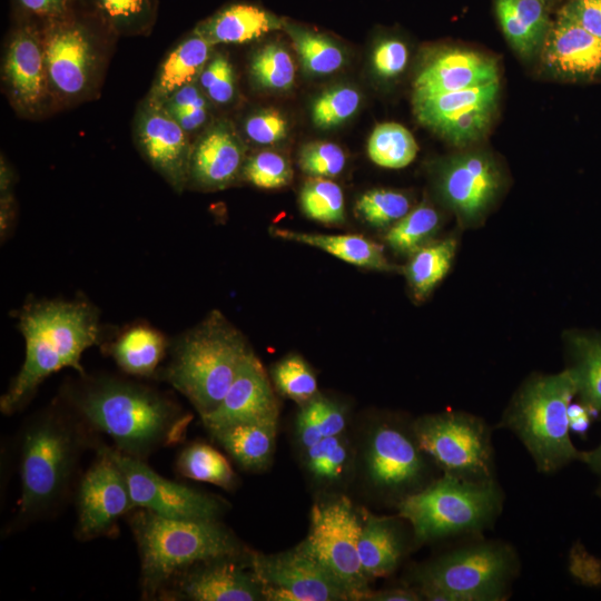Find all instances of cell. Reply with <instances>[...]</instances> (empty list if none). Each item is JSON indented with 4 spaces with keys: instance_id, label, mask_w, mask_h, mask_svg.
<instances>
[{
    "instance_id": "cell-27",
    "label": "cell",
    "mask_w": 601,
    "mask_h": 601,
    "mask_svg": "<svg viewBox=\"0 0 601 601\" xmlns=\"http://www.w3.org/2000/svg\"><path fill=\"white\" fill-rule=\"evenodd\" d=\"M278 416L244 422L209 431L214 440L245 471L266 470L274 455Z\"/></svg>"
},
{
    "instance_id": "cell-22",
    "label": "cell",
    "mask_w": 601,
    "mask_h": 601,
    "mask_svg": "<svg viewBox=\"0 0 601 601\" xmlns=\"http://www.w3.org/2000/svg\"><path fill=\"white\" fill-rule=\"evenodd\" d=\"M3 78L18 108L33 114L40 110L48 87L43 43L29 24L17 29L8 43Z\"/></svg>"
},
{
    "instance_id": "cell-46",
    "label": "cell",
    "mask_w": 601,
    "mask_h": 601,
    "mask_svg": "<svg viewBox=\"0 0 601 601\" xmlns=\"http://www.w3.org/2000/svg\"><path fill=\"white\" fill-rule=\"evenodd\" d=\"M345 164L346 157L343 149L328 141L306 144L298 155V165L309 177H336L343 171Z\"/></svg>"
},
{
    "instance_id": "cell-6",
    "label": "cell",
    "mask_w": 601,
    "mask_h": 601,
    "mask_svg": "<svg viewBox=\"0 0 601 601\" xmlns=\"http://www.w3.org/2000/svg\"><path fill=\"white\" fill-rule=\"evenodd\" d=\"M520 569L512 544L474 535L416 565L410 581L423 600L503 601L510 597Z\"/></svg>"
},
{
    "instance_id": "cell-57",
    "label": "cell",
    "mask_w": 601,
    "mask_h": 601,
    "mask_svg": "<svg viewBox=\"0 0 601 601\" xmlns=\"http://www.w3.org/2000/svg\"><path fill=\"white\" fill-rule=\"evenodd\" d=\"M599 418L601 420V415ZM580 462L601 480V442L594 449L582 451Z\"/></svg>"
},
{
    "instance_id": "cell-58",
    "label": "cell",
    "mask_w": 601,
    "mask_h": 601,
    "mask_svg": "<svg viewBox=\"0 0 601 601\" xmlns=\"http://www.w3.org/2000/svg\"><path fill=\"white\" fill-rule=\"evenodd\" d=\"M595 494L601 500V480H600L599 485L595 489Z\"/></svg>"
},
{
    "instance_id": "cell-42",
    "label": "cell",
    "mask_w": 601,
    "mask_h": 601,
    "mask_svg": "<svg viewBox=\"0 0 601 601\" xmlns=\"http://www.w3.org/2000/svg\"><path fill=\"white\" fill-rule=\"evenodd\" d=\"M250 72L264 88L285 90L293 86L295 65L288 51L278 43H268L256 52Z\"/></svg>"
},
{
    "instance_id": "cell-41",
    "label": "cell",
    "mask_w": 601,
    "mask_h": 601,
    "mask_svg": "<svg viewBox=\"0 0 601 601\" xmlns=\"http://www.w3.org/2000/svg\"><path fill=\"white\" fill-rule=\"evenodd\" d=\"M411 210V201L401 191L377 188L364 193L356 201V211L368 225L392 227Z\"/></svg>"
},
{
    "instance_id": "cell-50",
    "label": "cell",
    "mask_w": 601,
    "mask_h": 601,
    "mask_svg": "<svg viewBox=\"0 0 601 601\" xmlns=\"http://www.w3.org/2000/svg\"><path fill=\"white\" fill-rule=\"evenodd\" d=\"M407 48L397 39L381 41L373 53V65L382 77H394L402 72L407 63Z\"/></svg>"
},
{
    "instance_id": "cell-51",
    "label": "cell",
    "mask_w": 601,
    "mask_h": 601,
    "mask_svg": "<svg viewBox=\"0 0 601 601\" xmlns=\"http://www.w3.org/2000/svg\"><path fill=\"white\" fill-rule=\"evenodd\" d=\"M561 11L601 39V0H569Z\"/></svg>"
},
{
    "instance_id": "cell-34",
    "label": "cell",
    "mask_w": 601,
    "mask_h": 601,
    "mask_svg": "<svg viewBox=\"0 0 601 601\" xmlns=\"http://www.w3.org/2000/svg\"><path fill=\"white\" fill-rule=\"evenodd\" d=\"M175 467L186 479L210 483L227 491L236 487L238 482L228 460L204 442L184 446L176 457Z\"/></svg>"
},
{
    "instance_id": "cell-1",
    "label": "cell",
    "mask_w": 601,
    "mask_h": 601,
    "mask_svg": "<svg viewBox=\"0 0 601 601\" xmlns=\"http://www.w3.org/2000/svg\"><path fill=\"white\" fill-rule=\"evenodd\" d=\"M80 376L66 385L60 400L92 433L108 436L120 453L147 461L185 439L194 416L173 397L117 376Z\"/></svg>"
},
{
    "instance_id": "cell-3",
    "label": "cell",
    "mask_w": 601,
    "mask_h": 601,
    "mask_svg": "<svg viewBox=\"0 0 601 601\" xmlns=\"http://www.w3.org/2000/svg\"><path fill=\"white\" fill-rule=\"evenodd\" d=\"M18 326L26 355L0 398L6 415L21 411L53 373L70 367L85 375L81 356L102 337L98 311L83 299L27 302L18 314Z\"/></svg>"
},
{
    "instance_id": "cell-31",
    "label": "cell",
    "mask_w": 601,
    "mask_h": 601,
    "mask_svg": "<svg viewBox=\"0 0 601 601\" xmlns=\"http://www.w3.org/2000/svg\"><path fill=\"white\" fill-rule=\"evenodd\" d=\"M578 401L597 418L601 415V332L573 331L565 335Z\"/></svg>"
},
{
    "instance_id": "cell-45",
    "label": "cell",
    "mask_w": 601,
    "mask_h": 601,
    "mask_svg": "<svg viewBox=\"0 0 601 601\" xmlns=\"http://www.w3.org/2000/svg\"><path fill=\"white\" fill-rule=\"evenodd\" d=\"M244 178L256 187L276 189L288 185L293 169L280 154L263 150L252 156L243 167Z\"/></svg>"
},
{
    "instance_id": "cell-59",
    "label": "cell",
    "mask_w": 601,
    "mask_h": 601,
    "mask_svg": "<svg viewBox=\"0 0 601 601\" xmlns=\"http://www.w3.org/2000/svg\"><path fill=\"white\" fill-rule=\"evenodd\" d=\"M553 0H546L548 3L552 2Z\"/></svg>"
},
{
    "instance_id": "cell-15",
    "label": "cell",
    "mask_w": 601,
    "mask_h": 601,
    "mask_svg": "<svg viewBox=\"0 0 601 601\" xmlns=\"http://www.w3.org/2000/svg\"><path fill=\"white\" fill-rule=\"evenodd\" d=\"M499 81L457 91L413 95L417 120L450 142L465 146L482 138L495 115Z\"/></svg>"
},
{
    "instance_id": "cell-35",
    "label": "cell",
    "mask_w": 601,
    "mask_h": 601,
    "mask_svg": "<svg viewBox=\"0 0 601 601\" xmlns=\"http://www.w3.org/2000/svg\"><path fill=\"white\" fill-rule=\"evenodd\" d=\"M437 210L423 201L393 225L384 236L386 244L398 254L412 255L431 243L440 228Z\"/></svg>"
},
{
    "instance_id": "cell-26",
    "label": "cell",
    "mask_w": 601,
    "mask_h": 601,
    "mask_svg": "<svg viewBox=\"0 0 601 601\" xmlns=\"http://www.w3.org/2000/svg\"><path fill=\"white\" fill-rule=\"evenodd\" d=\"M170 344L157 328L137 323L124 328L106 351L117 366L128 375L156 378Z\"/></svg>"
},
{
    "instance_id": "cell-23",
    "label": "cell",
    "mask_w": 601,
    "mask_h": 601,
    "mask_svg": "<svg viewBox=\"0 0 601 601\" xmlns=\"http://www.w3.org/2000/svg\"><path fill=\"white\" fill-rule=\"evenodd\" d=\"M499 81L494 59L466 49H446L433 56L418 72L414 95L457 91Z\"/></svg>"
},
{
    "instance_id": "cell-40",
    "label": "cell",
    "mask_w": 601,
    "mask_h": 601,
    "mask_svg": "<svg viewBox=\"0 0 601 601\" xmlns=\"http://www.w3.org/2000/svg\"><path fill=\"white\" fill-rule=\"evenodd\" d=\"M304 463L308 473L318 482L333 483L339 480L349 460L344 434L323 437L304 450Z\"/></svg>"
},
{
    "instance_id": "cell-56",
    "label": "cell",
    "mask_w": 601,
    "mask_h": 601,
    "mask_svg": "<svg viewBox=\"0 0 601 601\" xmlns=\"http://www.w3.org/2000/svg\"><path fill=\"white\" fill-rule=\"evenodd\" d=\"M168 112L186 132L196 130L203 126L207 119V107H196Z\"/></svg>"
},
{
    "instance_id": "cell-2",
    "label": "cell",
    "mask_w": 601,
    "mask_h": 601,
    "mask_svg": "<svg viewBox=\"0 0 601 601\" xmlns=\"http://www.w3.org/2000/svg\"><path fill=\"white\" fill-rule=\"evenodd\" d=\"M92 432L60 400L29 417L19 435L20 496L9 532L59 512L73 486Z\"/></svg>"
},
{
    "instance_id": "cell-54",
    "label": "cell",
    "mask_w": 601,
    "mask_h": 601,
    "mask_svg": "<svg viewBox=\"0 0 601 601\" xmlns=\"http://www.w3.org/2000/svg\"><path fill=\"white\" fill-rule=\"evenodd\" d=\"M569 426L571 432L584 437L592 424L597 418L594 414L582 403L573 402L569 406L568 411Z\"/></svg>"
},
{
    "instance_id": "cell-7",
    "label": "cell",
    "mask_w": 601,
    "mask_h": 601,
    "mask_svg": "<svg viewBox=\"0 0 601 601\" xmlns=\"http://www.w3.org/2000/svg\"><path fill=\"white\" fill-rule=\"evenodd\" d=\"M575 396L577 386L568 368L532 375L496 427L511 431L520 440L540 473H556L582 456L569 426L568 411Z\"/></svg>"
},
{
    "instance_id": "cell-53",
    "label": "cell",
    "mask_w": 601,
    "mask_h": 601,
    "mask_svg": "<svg viewBox=\"0 0 601 601\" xmlns=\"http://www.w3.org/2000/svg\"><path fill=\"white\" fill-rule=\"evenodd\" d=\"M347 425L344 408L337 403L324 397L319 416V428L323 437L341 435Z\"/></svg>"
},
{
    "instance_id": "cell-4",
    "label": "cell",
    "mask_w": 601,
    "mask_h": 601,
    "mask_svg": "<svg viewBox=\"0 0 601 601\" xmlns=\"http://www.w3.org/2000/svg\"><path fill=\"white\" fill-rule=\"evenodd\" d=\"M252 353L245 336L219 311H213L170 345L157 377L185 396L203 417L219 405Z\"/></svg>"
},
{
    "instance_id": "cell-43",
    "label": "cell",
    "mask_w": 601,
    "mask_h": 601,
    "mask_svg": "<svg viewBox=\"0 0 601 601\" xmlns=\"http://www.w3.org/2000/svg\"><path fill=\"white\" fill-rule=\"evenodd\" d=\"M272 376L279 393L300 405L318 394L316 376L300 355L290 354L277 362Z\"/></svg>"
},
{
    "instance_id": "cell-19",
    "label": "cell",
    "mask_w": 601,
    "mask_h": 601,
    "mask_svg": "<svg viewBox=\"0 0 601 601\" xmlns=\"http://www.w3.org/2000/svg\"><path fill=\"white\" fill-rule=\"evenodd\" d=\"M136 135L149 164L174 189L180 191L189 176L191 149L187 132L162 104L148 99L139 110Z\"/></svg>"
},
{
    "instance_id": "cell-48",
    "label": "cell",
    "mask_w": 601,
    "mask_h": 601,
    "mask_svg": "<svg viewBox=\"0 0 601 601\" xmlns=\"http://www.w3.org/2000/svg\"><path fill=\"white\" fill-rule=\"evenodd\" d=\"M248 138L260 145L275 144L286 137L287 121L280 112L265 109L252 115L245 122Z\"/></svg>"
},
{
    "instance_id": "cell-37",
    "label": "cell",
    "mask_w": 601,
    "mask_h": 601,
    "mask_svg": "<svg viewBox=\"0 0 601 601\" xmlns=\"http://www.w3.org/2000/svg\"><path fill=\"white\" fill-rule=\"evenodd\" d=\"M367 152L376 165L398 169L414 160L417 144L413 135L402 125L385 122L377 125L371 134Z\"/></svg>"
},
{
    "instance_id": "cell-10",
    "label": "cell",
    "mask_w": 601,
    "mask_h": 601,
    "mask_svg": "<svg viewBox=\"0 0 601 601\" xmlns=\"http://www.w3.org/2000/svg\"><path fill=\"white\" fill-rule=\"evenodd\" d=\"M364 454L370 484L395 506L442 474L420 446L412 422H377L367 435Z\"/></svg>"
},
{
    "instance_id": "cell-55",
    "label": "cell",
    "mask_w": 601,
    "mask_h": 601,
    "mask_svg": "<svg viewBox=\"0 0 601 601\" xmlns=\"http://www.w3.org/2000/svg\"><path fill=\"white\" fill-rule=\"evenodd\" d=\"M364 600L368 601H421L423 597L413 587L388 588L370 591Z\"/></svg>"
},
{
    "instance_id": "cell-24",
    "label": "cell",
    "mask_w": 601,
    "mask_h": 601,
    "mask_svg": "<svg viewBox=\"0 0 601 601\" xmlns=\"http://www.w3.org/2000/svg\"><path fill=\"white\" fill-rule=\"evenodd\" d=\"M243 146L226 122L207 130L191 149L188 180L206 189H219L243 173Z\"/></svg>"
},
{
    "instance_id": "cell-36",
    "label": "cell",
    "mask_w": 601,
    "mask_h": 601,
    "mask_svg": "<svg viewBox=\"0 0 601 601\" xmlns=\"http://www.w3.org/2000/svg\"><path fill=\"white\" fill-rule=\"evenodd\" d=\"M96 17L120 35L146 32L155 21L156 0H88Z\"/></svg>"
},
{
    "instance_id": "cell-8",
    "label": "cell",
    "mask_w": 601,
    "mask_h": 601,
    "mask_svg": "<svg viewBox=\"0 0 601 601\" xmlns=\"http://www.w3.org/2000/svg\"><path fill=\"white\" fill-rule=\"evenodd\" d=\"M504 499L497 480L475 482L442 473L396 509L412 529L415 544H424L482 535L497 521Z\"/></svg>"
},
{
    "instance_id": "cell-39",
    "label": "cell",
    "mask_w": 601,
    "mask_h": 601,
    "mask_svg": "<svg viewBox=\"0 0 601 601\" xmlns=\"http://www.w3.org/2000/svg\"><path fill=\"white\" fill-rule=\"evenodd\" d=\"M299 203L303 213L318 223L337 225L345 220L343 190L329 178L311 177L302 187Z\"/></svg>"
},
{
    "instance_id": "cell-29",
    "label": "cell",
    "mask_w": 601,
    "mask_h": 601,
    "mask_svg": "<svg viewBox=\"0 0 601 601\" xmlns=\"http://www.w3.org/2000/svg\"><path fill=\"white\" fill-rule=\"evenodd\" d=\"M282 26L283 22L264 8L238 2L216 12L201 22L196 31L213 46L249 42Z\"/></svg>"
},
{
    "instance_id": "cell-52",
    "label": "cell",
    "mask_w": 601,
    "mask_h": 601,
    "mask_svg": "<svg viewBox=\"0 0 601 601\" xmlns=\"http://www.w3.org/2000/svg\"><path fill=\"white\" fill-rule=\"evenodd\" d=\"M27 16L47 24L69 17L72 0H14Z\"/></svg>"
},
{
    "instance_id": "cell-13",
    "label": "cell",
    "mask_w": 601,
    "mask_h": 601,
    "mask_svg": "<svg viewBox=\"0 0 601 601\" xmlns=\"http://www.w3.org/2000/svg\"><path fill=\"white\" fill-rule=\"evenodd\" d=\"M266 601H346L351 592L297 545L276 554L247 553Z\"/></svg>"
},
{
    "instance_id": "cell-16",
    "label": "cell",
    "mask_w": 601,
    "mask_h": 601,
    "mask_svg": "<svg viewBox=\"0 0 601 601\" xmlns=\"http://www.w3.org/2000/svg\"><path fill=\"white\" fill-rule=\"evenodd\" d=\"M248 550L196 562L177 573L160 591L161 601H259L262 585L253 572Z\"/></svg>"
},
{
    "instance_id": "cell-17",
    "label": "cell",
    "mask_w": 601,
    "mask_h": 601,
    "mask_svg": "<svg viewBox=\"0 0 601 601\" xmlns=\"http://www.w3.org/2000/svg\"><path fill=\"white\" fill-rule=\"evenodd\" d=\"M501 186L502 174L496 161L483 151L453 156L439 169L440 195L466 224L481 219L496 198Z\"/></svg>"
},
{
    "instance_id": "cell-25",
    "label": "cell",
    "mask_w": 601,
    "mask_h": 601,
    "mask_svg": "<svg viewBox=\"0 0 601 601\" xmlns=\"http://www.w3.org/2000/svg\"><path fill=\"white\" fill-rule=\"evenodd\" d=\"M398 519L365 514L358 540V555L368 581L391 575L401 564L408 542Z\"/></svg>"
},
{
    "instance_id": "cell-9",
    "label": "cell",
    "mask_w": 601,
    "mask_h": 601,
    "mask_svg": "<svg viewBox=\"0 0 601 601\" xmlns=\"http://www.w3.org/2000/svg\"><path fill=\"white\" fill-rule=\"evenodd\" d=\"M412 427L442 473L475 482L497 480L492 427L482 417L449 410L423 415Z\"/></svg>"
},
{
    "instance_id": "cell-28",
    "label": "cell",
    "mask_w": 601,
    "mask_h": 601,
    "mask_svg": "<svg viewBox=\"0 0 601 601\" xmlns=\"http://www.w3.org/2000/svg\"><path fill=\"white\" fill-rule=\"evenodd\" d=\"M546 0H494L499 24L522 57L539 52L551 26Z\"/></svg>"
},
{
    "instance_id": "cell-5",
    "label": "cell",
    "mask_w": 601,
    "mask_h": 601,
    "mask_svg": "<svg viewBox=\"0 0 601 601\" xmlns=\"http://www.w3.org/2000/svg\"><path fill=\"white\" fill-rule=\"evenodd\" d=\"M126 518L139 555L142 600H157L177 573L196 562L247 551L220 521L168 519L141 508Z\"/></svg>"
},
{
    "instance_id": "cell-30",
    "label": "cell",
    "mask_w": 601,
    "mask_h": 601,
    "mask_svg": "<svg viewBox=\"0 0 601 601\" xmlns=\"http://www.w3.org/2000/svg\"><path fill=\"white\" fill-rule=\"evenodd\" d=\"M274 237L305 244L322 249L354 266L378 270H396L388 262L383 247L358 234H316L295 231L286 228H270Z\"/></svg>"
},
{
    "instance_id": "cell-12",
    "label": "cell",
    "mask_w": 601,
    "mask_h": 601,
    "mask_svg": "<svg viewBox=\"0 0 601 601\" xmlns=\"http://www.w3.org/2000/svg\"><path fill=\"white\" fill-rule=\"evenodd\" d=\"M95 450L96 459L75 491V536L80 541L115 535L118 521L136 509L126 477L107 445L97 442Z\"/></svg>"
},
{
    "instance_id": "cell-49",
    "label": "cell",
    "mask_w": 601,
    "mask_h": 601,
    "mask_svg": "<svg viewBox=\"0 0 601 601\" xmlns=\"http://www.w3.org/2000/svg\"><path fill=\"white\" fill-rule=\"evenodd\" d=\"M323 400L324 397L317 394L314 398L300 405L295 421V434L303 450L323 439L319 428Z\"/></svg>"
},
{
    "instance_id": "cell-33",
    "label": "cell",
    "mask_w": 601,
    "mask_h": 601,
    "mask_svg": "<svg viewBox=\"0 0 601 601\" xmlns=\"http://www.w3.org/2000/svg\"><path fill=\"white\" fill-rule=\"evenodd\" d=\"M456 239L431 242L412 255L404 267L408 286L417 300L425 299L447 274L456 250Z\"/></svg>"
},
{
    "instance_id": "cell-21",
    "label": "cell",
    "mask_w": 601,
    "mask_h": 601,
    "mask_svg": "<svg viewBox=\"0 0 601 601\" xmlns=\"http://www.w3.org/2000/svg\"><path fill=\"white\" fill-rule=\"evenodd\" d=\"M544 67L566 80L601 78V39L559 12L541 48Z\"/></svg>"
},
{
    "instance_id": "cell-32",
    "label": "cell",
    "mask_w": 601,
    "mask_h": 601,
    "mask_svg": "<svg viewBox=\"0 0 601 601\" xmlns=\"http://www.w3.org/2000/svg\"><path fill=\"white\" fill-rule=\"evenodd\" d=\"M210 47L196 30L183 40L162 62L149 99L162 104L179 88L195 82L209 61Z\"/></svg>"
},
{
    "instance_id": "cell-14",
    "label": "cell",
    "mask_w": 601,
    "mask_h": 601,
    "mask_svg": "<svg viewBox=\"0 0 601 601\" xmlns=\"http://www.w3.org/2000/svg\"><path fill=\"white\" fill-rule=\"evenodd\" d=\"M107 449L126 477L136 508L178 520L219 521L226 512L228 504L220 497L164 477L146 461L112 446Z\"/></svg>"
},
{
    "instance_id": "cell-18",
    "label": "cell",
    "mask_w": 601,
    "mask_h": 601,
    "mask_svg": "<svg viewBox=\"0 0 601 601\" xmlns=\"http://www.w3.org/2000/svg\"><path fill=\"white\" fill-rule=\"evenodd\" d=\"M42 43L48 86L63 98L83 93L96 60L86 29L67 17L46 24Z\"/></svg>"
},
{
    "instance_id": "cell-11",
    "label": "cell",
    "mask_w": 601,
    "mask_h": 601,
    "mask_svg": "<svg viewBox=\"0 0 601 601\" xmlns=\"http://www.w3.org/2000/svg\"><path fill=\"white\" fill-rule=\"evenodd\" d=\"M361 526L352 502L336 496L313 505L308 533L297 544L343 583L354 601L371 591L358 555Z\"/></svg>"
},
{
    "instance_id": "cell-20",
    "label": "cell",
    "mask_w": 601,
    "mask_h": 601,
    "mask_svg": "<svg viewBox=\"0 0 601 601\" xmlns=\"http://www.w3.org/2000/svg\"><path fill=\"white\" fill-rule=\"evenodd\" d=\"M279 405L266 370L253 352L219 405L200 417L207 431L278 416Z\"/></svg>"
},
{
    "instance_id": "cell-38",
    "label": "cell",
    "mask_w": 601,
    "mask_h": 601,
    "mask_svg": "<svg viewBox=\"0 0 601 601\" xmlns=\"http://www.w3.org/2000/svg\"><path fill=\"white\" fill-rule=\"evenodd\" d=\"M285 30L293 40L304 69L309 73L328 75L343 65L341 48L324 35L290 23H285Z\"/></svg>"
},
{
    "instance_id": "cell-47",
    "label": "cell",
    "mask_w": 601,
    "mask_h": 601,
    "mask_svg": "<svg viewBox=\"0 0 601 601\" xmlns=\"http://www.w3.org/2000/svg\"><path fill=\"white\" fill-rule=\"evenodd\" d=\"M199 82L208 98L216 104H228L235 95L233 67L221 55L207 62L199 75Z\"/></svg>"
},
{
    "instance_id": "cell-44",
    "label": "cell",
    "mask_w": 601,
    "mask_h": 601,
    "mask_svg": "<svg viewBox=\"0 0 601 601\" xmlns=\"http://www.w3.org/2000/svg\"><path fill=\"white\" fill-rule=\"evenodd\" d=\"M359 93L351 87L332 88L323 92L313 104L314 124L323 129L341 125L359 107Z\"/></svg>"
}]
</instances>
